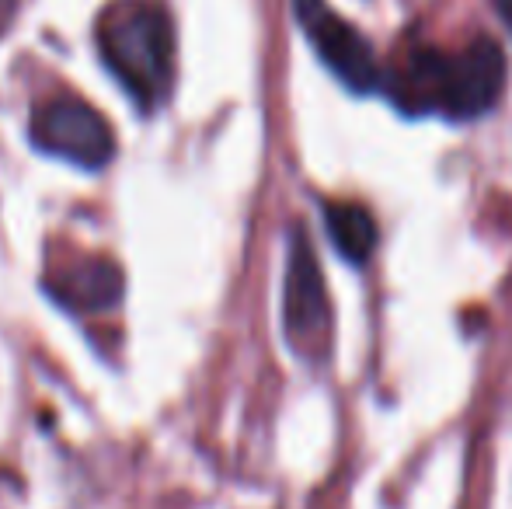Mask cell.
<instances>
[{
  "instance_id": "5b68a950",
  "label": "cell",
  "mask_w": 512,
  "mask_h": 509,
  "mask_svg": "<svg viewBox=\"0 0 512 509\" xmlns=\"http://www.w3.org/2000/svg\"><path fill=\"white\" fill-rule=\"evenodd\" d=\"M300 28L314 46L317 60L352 91V95H377L384 84V67L373 56V46L356 25L331 11L324 0H293Z\"/></svg>"
},
{
  "instance_id": "3957f363",
  "label": "cell",
  "mask_w": 512,
  "mask_h": 509,
  "mask_svg": "<svg viewBox=\"0 0 512 509\" xmlns=\"http://www.w3.org/2000/svg\"><path fill=\"white\" fill-rule=\"evenodd\" d=\"M283 332L293 353L307 363H321L328 353L331 335V307L328 286H324L321 265H317L314 245L300 224L290 227V252H286V279H283Z\"/></svg>"
},
{
  "instance_id": "7a4b0ae2",
  "label": "cell",
  "mask_w": 512,
  "mask_h": 509,
  "mask_svg": "<svg viewBox=\"0 0 512 509\" xmlns=\"http://www.w3.org/2000/svg\"><path fill=\"white\" fill-rule=\"evenodd\" d=\"M98 53L140 112H154L175 81V28L157 0L112 4L98 18Z\"/></svg>"
},
{
  "instance_id": "277c9868",
  "label": "cell",
  "mask_w": 512,
  "mask_h": 509,
  "mask_svg": "<svg viewBox=\"0 0 512 509\" xmlns=\"http://www.w3.org/2000/svg\"><path fill=\"white\" fill-rule=\"evenodd\" d=\"M32 143L49 157H63V161L77 164V168H105L115 154V136L112 126L105 123V116L88 105L84 98L70 95H53L49 102H42L28 126Z\"/></svg>"
},
{
  "instance_id": "9c48e42d",
  "label": "cell",
  "mask_w": 512,
  "mask_h": 509,
  "mask_svg": "<svg viewBox=\"0 0 512 509\" xmlns=\"http://www.w3.org/2000/svg\"><path fill=\"white\" fill-rule=\"evenodd\" d=\"M14 14V0H0V32L7 28V21H11Z\"/></svg>"
},
{
  "instance_id": "52a82bcc",
  "label": "cell",
  "mask_w": 512,
  "mask_h": 509,
  "mask_svg": "<svg viewBox=\"0 0 512 509\" xmlns=\"http://www.w3.org/2000/svg\"><path fill=\"white\" fill-rule=\"evenodd\" d=\"M324 227H328V238L335 245V252L352 265H366L377 248V220L366 210L363 203H324Z\"/></svg>"
},
{
  "instance_id": "8992f818",
  "label": "cell",
  "mask_w": 512,
  "mask_h": 509,
  "mask_svg": "<svg viewBox=\"0 0 512 509\" xmlns=\"http://www.w3.org/2000/svg\"><path fill=\"white\" fill-rule=\"evenodd\" d=\"M46 290L70 311H108L122 297V272L102 255H84L49 269Z\"/></svg>"
},
{
  "instance_id": "6da1fadb",
  "label": "cell",
  "mask_w": 512,
  "mask_h": 509,
  "mask_svg": "<svg viewBox=\"0 0 512 509\" xmlns=\"http://www.w3.org/2000/svg\"><path fill=\"white\" fill-rule=\"evenodd\" d=\"M509 81L506 53L481 35L457 53L408 49L384 70V91L405 116H443L450 123H474L499 105Z\"/></svg>"
},
{
  "instance_id": "ba28073f",
  "label": "cell",
  "mask_w": 512,
  "mask_h": 509,
  "mask_svg": "<svg viewBox=\"0 0 512 509\" xmlns=\"http://www.w3.org/2000/svg\"><path fill=\"white\" fill-rule=\"evenodd\" d=\"M495 4V11H499V18L506 21V28L512 32V0H492Z\"/></svg>"
}]
</instances>
